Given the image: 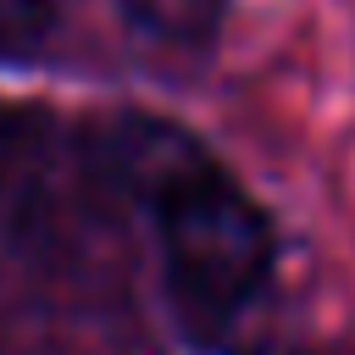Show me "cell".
<instances>
[{
  "mask_svg": "<svg viewBox=\"0 0 355 355\" xmlns=\"http://www.w3.org/2000/svg\"><path fill=\"white\" fill-rule=\"evenodd\" d=\"M44 128H50L44 111L0 100V216L11 211V200L22 194V183L33 178L39 150H44Z\"/></svg>",
  "mask_w": 355,
  "mask_h": 355,
  "instance_id": "cell-2",
  "label": "cell"
},
{
  "mask_svg": "<svg viewBox=\"0 0 355 355\" xmlns=\"http://www.w3.org/2000/svg\"><path fill=\"white\" fill-rule=\"evenodd\" d=\"M50 22H55V0H0V50L33 44Z\"/></svg>",
  "mask_w": 355,
  "mask_h": 355,
  "instance_id": "cell-4",
  "label": "cell"
},
{
  "mask_svg": "<svg viewBox=\"0 0 355 355\" xmlns=\"http://www.w3.org/2000/svg\"><path fill=\"white\" fill-rule=\"evenodd\" d=\"M122 17L155 39H172V44H205L227 11V0H116Z\"/></svg>",
  "mask_w": 355,
  "mask_h": 355,
  "instance_id": "cell-3",
  "label": "cell"
},
{
  "mask_svg": "<svg viewBox=\"0 0 355 355\" xmlns=\"http://www.w3.org/2000/svg\"><path fill=\"white\" fill-rule=\"evenodd\" d=\"M116 178L161 216L166 294L194 344H216L272 272V227L211 155L166 122H122L111 133Z\"/></svg>",
  "mask_w": 355,
  "mask_h": 355,
  "instance_id": "cell-1",
  "label": "cell"
},
{
  "mask_svg": "<svg viewBox=\"0 0 355 355\" xmlns=\"http://www.w3.org/2000/svg\"><path fill=\"white\" fill-rule=\"evenodd\" d=\"M255 355H316V349H294V344H261Z\"/></svg>",
  "mask_w": 355,
  "mask_h": 355,
  "instance_id": "cell-5",
  "label": "cell"
}]
</instances>
